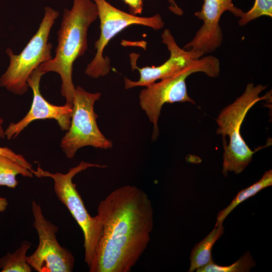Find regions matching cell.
<instances>
[{
	"label": "cell",
	"mask_w": 272,
	"mask_h": 272,
	"mask_svg": "<svg viewBox=\"0 0 272 272\" xmlns=\"http://www.w3.org/2000/svg\"><path fill=\"white\" fill-rule=\"evenodd\" d=\"M32 212L39 239L36 250L26 257L28 263L38 272H71L75 265L72 252L61 246L56 234L58 228L44 216L39 203L32 202Z\"/></svg>",
	"instance_id": "obj_9"
},
{
	"label": "cell",
	"mask_w": 272,
	"mask_h": 272,
	"mask_svg": "<svg viewBox=\"0 0 272 272\" xmlns=\"http://www.w3.org/2000/svg\"><path fill=\"white\" fill-rule=\"evenodd\" d=\"M101 96L100 92L90 93L81 86L76 87L70 126L60 145L67 158H74L79 149L86 146L104 150L112 148V141L105 137L97 123L98 115L94 105Z\"/></svg>",
	"instance_id": "obj_7"
},
{
	"label": "cell",
	"mask_w": 272,
	"mask_h": 272,
	"mask_svg": "<svg viewBox=\"0 0 272 272\" xmlns=\"http://www.w3.org/2000/svg\"><path fill=\"white\" fill-rule=\"evenodd\" d=\"M128 6L130 14H141L143 9V0H122Z\"/></svg>",
	"instance_id": "obj_20"
},
{
	"label": "cell",
	"mask_w": 272,
	"mask_h": 272,
	"mask_svg": "<svg viewBox=\"0 0 272 272\" xmlns=\"http://www.w3.org/2000/svg\"><path fill=\"white\" fill-rule=\"evenodd\" d=\"M97 215L102 232L89 271H130L151 239L154 211L148 195L135 186H121L100 202Z\"/></svg>",
	"instance_id": "obj_1"
},
{
	"label": "cell",
	"mask_w": 272,
	"mask_h": 272,
	"mask_svg": "<svg viewBox=\"0 0 272 272\" xmlns=\"http://www.w3.org/2000/svg\"><path fill=\"white\" fill-rule=\"evenodd\" d=\"M107 166L81 161L70 168L66 173H55L45 171L39 166L32 172L38 177H50L54 182V190L58 199L67 208L81 227L84 236L85 261L89 266L102 232V224L98 215L92 217L73 183V178L78 173L91 167L104 168Z\"/></svg>",
	"instance_id": "obj_6"
},
{
	"label": "cell",
	"mask_w": 272,
	"mask_h": 272,
	"mask_svg": "<svg viewBox=\"0 0 272 272\" xmlns=\"http://www.w3.org/2000/svg\"><path fill=\"white\" fill-rule=\"evenodd\" d=\"M19 174L31 178L33 176L30 170L12 159L0 155V187L5 186L15 188L18 184L16 177Z\"/></svg>",
	"instance_id": "obj_16"
},
{
	"label": "cell",
	"mask_w": 272,
	"mask_h": 272,
	"mask_svg": "<svg viewBox=\"0 0 272 272\" xmlns=\"http://www.w3.org/2000/svg\"><path fill=\"white\" fill-rule=\"evenodd\" d=\"M97 5L100 21V34L95 42V56L87 65L85 74L94 79L107 75L110 71V60L104 57L103 51L109 41L116 34L131 25H141L158 30L164 26V22L159 14L150 17L132 15L119 10L105 0H92Z\"/></svg>",
	"instance_id": "obj_8"
},
{
	"label": "cell",
	"mask_w": 272,
	"mask_h": 272,
	"mask_svg": "<svg viewBox=\"0 0 272 272\" xmlns=\"http://www.w3.org/2000/svg\"><path fill=\"white\" fill-rule=\"evenodd\" d=\"M256 263L249 251H247L238 260L228 266H221L214 261L206 266L198 268L196 272H247L254 267Z\"/></svg>",
	"instance_id": "obj_17"
},
{
	"label": "cell",
	"mask_w": 272,
	"mask_h": 272,
	"mask_svg": "<svg viewBox=\"0 0 272 272\" xmlns=\"http://www.w3.org/2000/svg\"><path fill=\"white\" fill-rule=\"evenodd\" d=\"M272 17V0H255L253 7L244 12L238 21L240 26H243L250 21L261 16Z\"/></svg>",
	"instance_id": "obj_18"
},
{
	"label": "cell",
	"mask_w": 272,
	"mask_h": 272,
	"mask_svg": "<svg viewBox=\"0 0 272 272\" xmlns=\"http://www.w3.org/2000/svg\"><path fill=\"white\" fill-rule=\"evenodd\" d=\"M8 205L7 199L0 196V213L5 211Z\"/></svg>",
	"instance_id": "obj_22"
},
{
	"label": "cell",
	"mask_w": 272,
	"mask_h": 272,
	"mask_svg": "<svg viewBox=\"0 0 272 272\" xmlns=\"http://www.w3.org/2000/svg\"><path fill=\"white\" fill-rule=\"evenodd\" d=\"M266 87L261 84L248 83L243 93L224 108L216 119L218 125L217 133L221 134L223 138L226 136L229 138V145H224L222 172L225 177L228 172L236 174L241 173L251 162L256 152L270 145H266L252 151L240 134L241 126L249 110L258 102L271 98V91L259 96Z\"/></svg>",
	"instance_id": "obj_3"
},
{
	"label": "cell",
	"mask_w": 272,
	"mask_h": 272,
	"mask_svg": "<svg viewBox=\"0 0 272 272\" xmlns=\"http://www.w3.org/2000/svg\"><path fill=\"white\" fill-rule=\"evenodd\" d=\"M58 11L50 7L44 8V15L39 28L19 54L10 48L6 49L10 64L0 77V86L15 95H22L28 90L27 80L41 63L52 58V44L48 42L50 30L59 16Z\"/></svg>",
	"instance_id": "obj_5"
},
{
	"label": "cell",
	"mask_w": 272,
	"mask_h": 272,
	"mask_svg": "<svg viewBox=\"0 0 272 272\" xmlns=\"http://www.w3.org/2000/svg\"><path fill=\"white\" fill-rule=\"evenodd\" d=\"M227 11L239 18L244 12L235 7L232 0H204L201 10L194 13L195 16L203 21V24L183 49H192L204 54L218 49L223 41L220 20Z\"/></svg>",
	"instance_id": "obj_10"
},
{
	"label": "cell",
	"mask_w": 272,
	"mask_h": 272,
	"mask_svg": "<svg viewBox=\"0 0 272 272\" xmlns=\"http://www.w3.org/2000/svg\"><path fill=\"white\" fill-rule=\"evenodd\" d=\"M4 120L0 117V138L4 139L5 137V130L3 127Z\"/></svg>",
	"instance_id": "obj_23"
},
{
	"label": "cell",
	"mask_w": 272,
	"mask_h": 272,
	"mask_svg": "<svg viewBox=\"0 0 272 272\" xmlns=\"http://www.w3.org/2000/svg\"><path fill=\"white\" fill-rule=\"evenodd\" d=\"M44 74L39 66L29 77L27 83L33 91V96L31 108L27 114L17 123H11L5 130L8 140L16 138L31 122L36 120L53 119L62 130L70 127L73 112V106L65 104L63 106L53 105L45 100L40 91V82Z\"/></svg>",
	"instance_id": "obj_12"
},
{
	"label": "cell",
	"mask_w": 272,
	"mask_h": 272,
	"mask_svg": "<svg viewBox=\"0 0 272 272\" xmlns=\"http://www.w3.org/2000/svg\"><path fill=\"white\" fill-rule=\"evenodd\" d=\"M98 17L97 7L92 0H73L72 9L63 11L54 57L39 66L44 74L52 72L60 76L61 94L65 103L72 106L76 88L72 79L73 63L87 50L88 29Z\"/></svg>",
	"instance_id": "obj_2"
},
{
	"label": "cell",
	"mask_w": 272,
	"mask_h": 272,
	"mask_svg": "<svg viewBox=\"0 0 272 272\" xmlns=\"http://www.w3.org/2000/svg\"><path fill=\"white\" fill-rule=\"evenodd\" d=\"M223 233L222 224L215 226L210 233L194 246L190 255L189 272H192L214 261L212 257V249Z\"/></svg>",
	"instance_id": "obj_13"
},
{
	"label": "cell",
	"mask_w": 272,
	"mask_h": 272,
	"mask_svg": "<svg viewBox=\"0 0 272 272\" xmlns=\"http://www.w3.org/2000/svg\"><path fill=\"white\" fill-rule=\"evenodd\" d=\"M162 42L166 45L170 52L169 58L162 64L158 66L138 67L135 57L130 54V62L133 71L137 69L140 77L134 81L124 78V88L129 89L138 86L147 87L158 80H162L174 75L190 64L193 60L203 55V53L192 49L185 50L176 43L170 30L165 29L162 35Z\"/></svg>",
	"instance_id": "obj_11"
},
{
	"label": "cell",
	"mask_w": 272,
	"mask_h": 272,
	"mask_svg": "<svg viewBox=\"0 0 272 272\" xmlns=\"http://www.w3.org/2000/svg\"><path fill=\"white\" fill-rule=\"evenodd\" d=\"M31 244L23 241L13 253L9 252L0 259V268L2 272H31L32 267L28 263L26 253Z\"/></svg>",
	"instance_id": "obj_15"
},
{
	"label": "cell",
	"mask_w": 272,
	"mask_h": 272,
	"mask_svg": "<svg viewBox=\"0 0 272 272\" xmlns=\"http://www.w3.org/2000/svg\"><path fill=\"white\" fill-rule=\"evenodd\" d=\"M0 155L12 159L31 171L33 170L32 165L22 155L16 154L7 147H0Z\"/></svg>",
	"instance_id": "obj_19"
},
{
	"label": "cell",
	"mask_w": 272,
	"mask_h": 272,
	"mask_svg": "<svg viewBox=\"0 0 272 272\" xmlns=\"http://www.w3.org/2000/svg\"><path fill=\"white\" fill-rule=\"evenodd\" d=\"M272 185V170L265 172L262 177L249 187L240 191L230 204L218 214L215 226L223 224L228 215L240 203Z\"/></svg>",
	"instance_id": "obj_14"
},
{
	"label": "cell",
	"mask_w": 272,
	"mask_h": 272,
	"mask_svg": "<svg viewBox=\"0 0 272 272\" xmlns=\"http://www.w3.org/2000/svg\"><path fill=\"white\" fill-rule=\"evenodd\" d=\"M168 2L170 4L168 9L171 12L178 16L183 15L182 10L177 6L174 0H168Z\"/></svg>",
	"instance_id": "obj_21"
},
{
	"label": "cell",
	"mask_w": 272,
	"mask_h": 272,
	"mask_svg": "<svg viewBox=\"0 0 272 272\" xmlns=\"http://www.w3.org/2000/svg\"><path fill=\"white\" fill-rule=\"evenodd\" d=\"M197 72L203 73L212 78L218 77L220 72L219 59L211 55L202 56L174 75L155 82L140 92L139 104L153 125L152 141H156L159 135L158 122L164 104L175 102L195 103L187 93L185 81L188 76Z\"/></svg>",
	"instance_id": "obj_4"
}]
</instances>
